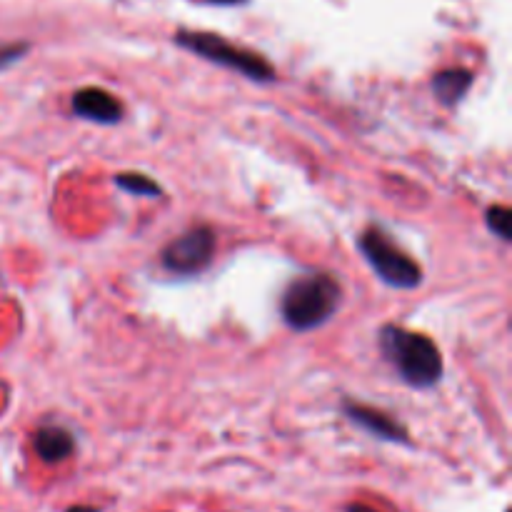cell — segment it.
Segmentation results:
<instances>
[{"label":"cell","mask_w":512,"mask_h":512,"mask_svg":"<svg viewBox=\"0 0 512 512\" xmlns=\"http://www.w3.org/2000/svg\"><path fill=\"white\" fill-rule=\"evenodd\" d=\"M343 285L333 273H305L290 280L280 298V315L295 333L320 328L338 313Z\"/></svg>","instance_id":"cell-1"},{"label":"cell","mask_w":512,"mask_h":512,"mask_svg":"<svg viewBox=\"0 0 512 512\" xmlns=\"http://www.w3.org/2000/svg\"><path fill=\"white\" fill-rule=\"evenodd\" d=\"M378 340L383 358L398 370L403 383H408L410 388L428 390L440 383L443 355L428 335L400 328V325H385Z\"/></svg>","instance_id":"cell-2"},{"label":"cell","mask_w":512,"mask_h":512,"mask_svg":"<svg viewBox=\"0 0 512 512\" xmlns=\"http://www.w3.org/2000/svg\"><path fill=\"white\" fill-rule=\"evenodd\" d=\"M175 43H178L180 48L195 53L198 58L220 65V68L238 70L240 75L255 80V83H270V80H275V68L263 58V55L253 53V50L240 48V45L220 38L218 33L178 30V35H175Z\"/></svg>","instance_id":"cell-3"},{"label":"cell","mask_w":512,"mask_h":512,"mask_svg":"<svg viewBox=\"0 0 512 512\" xmlns=\"http://www.w3.org/2000/svg\"><path fill=\"white\" fill-rule=\"evenodd\" d=\"M358 248L363 258L368 260L370 268L378 273L385 285L395 290H415L423 283V268L418 260L410 258L383 228L370 225L358 240Z\"/></svg>","instance_id":"cell-4"},{"label":"cell","mask_w":512,"mask_h":512,"mask_svg":"<svg viewBox=\"0 0 512 512\" xmlns=\"http://www.w3.org/2000/svg\"><path fill=\"white\" fill-rule=\"evenodd\" d=\"M215 255V230L208 225H195L180 238L170 240L160 253V263L168 273L198 275L210 265Z\"/></svg>","instance_id":"cell-5"},{"label":"cell","mask_w":512,"mask_h":512,"mask_svg":"<svg viewBox=\"0 0 512 512\" xmlns=\"http://www.w3.org/2000/svg\"><path fill=\"white\" fill-rule=\"evenodd\" d=\"M343 413L350 423H355L360 430L373 435V438L385 440V443L410 445L408 428H405L400 420H395L393 415L383 413V410L370 408V405H363V403H355V400H343Z\"/></svg>","instance_id":"cell-6"},{"label":"cell","mask_w":512,"mask_h":512,"mask_svg":"<svg viewBox=\"0 0 512 512\" xmlns=\"http://www.w3.org/2000/svg\"><path fill=\"white\" fill-rule=\"evenodd\" d=\"M70 108L78 118L100 125H115L123 120V103L103 88H80L70 100Z\"/></svg>","instance_id":"cell-7"},{"label":"cell","mask_w":512,"mask_h":512,"mask_svg":"<svg viewBox=\"0 0 512 512\" xmlns=\"http://www.w3.org/2000/svg\"><path fill=\"white\" fill-rule=\"evenodd\" d=\"M33 448L40 460L45 463H63L75 453V438L70 430L60 428V425H45V428L35 430Z\"/></svg>","instance_id":"cell-8"},{"label":"cell","mask_w":512,"mask_h":512,"mask_svg":"<svg viewBox=\"0 0 512 512\" xmlns=\"http://www.w3.org/2000/svg\"><path fill=\"white\" fill-rule=\"evenodd\" d=\"M430 85H433L435 98L443 105H448V108H453V105H458L465 98V93L473 85V73L465 68L440 70L438 75H433V83Z\"/></svg>","instance_id":"cell-9"},{"label":"cell","mask_w":512,"mask_h":512,"mask_svg":"<svg viewBox=\"0 0 512 512\" xmlns=\"http://www.w3.org/2000/svg\"><path fill=\"white\" fill-rule=\"evenodd\" d=\"M115 185L125 193L143 195V198H160L163 195V188L145 173H118L115 175Z\"/></svg>","instance_id":"cell-10"},{"label":"cell","mask_w":512,"mask_h":512,"mask_svg":"<svg viewBox=\"0 0 512 512\" xmlns=\"http://www.w3.org/2000/svg\"><path fill=\"white\" fill-rule=\"evenodd\" d=\"M485 223H488L490 233L498 235L505 243L512 238V213L505 205H490L488 213H485Z\"/></svg>","instance_id":"cell-11"},{"label":"cell","mask_w":512,"mask_h":512,"mask_svg":"<svg viewBox=\"0 0 512 512\" xmlns=\"http://www.w3.org/2000/svg\"><path fill=\"white\" fill-rule=\"evenodd\" d=\"M28 53V43H13V45H3L0 48V70L13 65L15 60H20L23 55Z\"/></svg>","instance_id":"cell-12"},{"label":"cell","mask_w":512,"mask_h":512,"mask_svg":"<svg viewBox=\"0 0 512 512\" xmlns=\"http://www.w3.org/2000/svg\"><path fill=\"white\" fill-rule=\"evenodd\" d=\"M345 512H378V510H373V508H370V505L355 503V505H348V508H345Z\"/></svg>","instance_id":"cell-13"},{"label":"cell","mask_w":512,"mask_h":512,"mask_svg":"<svg viewBox=\"0 0 512 512\" xmlns=\"http://www.w3.org/2000/svg\"><path fill=\"white\" fill-rule=\"evenodd\" d=\"M205 3H213V5H240V3H248V0H205Z\"/></svg>","instance_id":"cell-14"},{"label":"cell","mask_w":512,"mask_h":512,"mask_svg":"<svg viewBox=\"0 0 512 512\" xmlns=\"http://www.w3.org/2000/svg\"><path fill=\"white\" fill-rule=\"evenodd\" d=\"M65 512H100V510H95V508H70Z\"/></svg>","instance_id":"cell-15"}]
</instances>
